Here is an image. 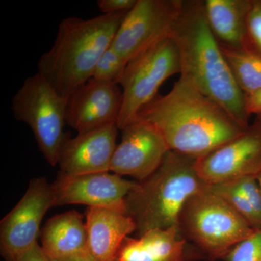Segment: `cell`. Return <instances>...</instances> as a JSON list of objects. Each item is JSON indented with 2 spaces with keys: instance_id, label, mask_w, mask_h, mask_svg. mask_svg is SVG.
I'll use <instances>...</instances> for the list:
<instances>
[{
  "instance_id": "9a60e30c",
  "label": "cell",
  "mask_w": 261,
  "mask_h": 261,
  "mask_svg": "<svg viewBox=\"0 0 261 261\" xmlns=\"http://www.w3.org/2000/svg\"><path fill=\"white\" fill-rule=\"evenodd\" d=\"M87 248L97 261H116L122 244L136 231L126 209L87 207Z\"/></svg>"
},
{
  "instance_id": "30bf717a",
  "label": "cell",
  "mask_w": 261,
  "mask_h": 261,
  "mask_svg": "<svg viewBox=\"0 0 261 261\" xmlns=\"http://www.w3.org/2000/svg\"><path fill=\"white\" fill-rule=\"evenodd\" d=\"M200 177L207 185L232 181L261 173V124H253L238 137L196 160Z\"/></svg>"
},
{
  "instance_id": "ac0fdd59",
  "label": "cell",
  "mask_w": 261,
  "mask_h": 261,
  "mask_svg": "<svg viewBox=\"0 0 261 261\" xmlns=\"http://www.w3.org/2000/svg\"><path fill=\"white\" fill-rule=\"evenodd\" d=\"M43 250L50 258L88 250L83 216L76 211L57 215L48 220L40 233Z\"/></svg>"
},
{
  "instance_id": "8992f818",
  "label": "cell",
  "mask_w": 261,
  "mask_h": 261,
  "mask_svg": "<svg viewBox=\"0 0 261 261\" xmlns=\"http://www.w3.org/2000/svg\"><path fill=\"white\" fill-rule=\"evenodd\" d=\"M67 98L61 97L47 81L36 73L24 81L12 99L11 110L18 121L32 130L44 159L58 166L64 132Z\"/></svg>"
},
{
  "instance_id": "f1b7e54d",
  "label": "cell",
  "mask_w": 261,
  "mask_h": 261,
  "mask_svg": "<svg viewBox=\"0 0 261 261\" xmlns=\"http://www.w3.org/2000/svg\"><path fill=\"white\" fill-rule=\"evenodd\" d=\"M257 181L259 182V185H260V188H261V173L260 174L257 175Z\"/></svg>"
},
{
  "instance_id": "603a6c76",
  "label": "cell",
  "mask_w": 261,
  "mask_h": 261,
  "mask_svg": "<svg viewBox=\"0 0 261 261\" xmlns=\"http://www.w3.org/2000/svg\"><path fill=\"white\" fill-rule=\"evenodd\" d=\"M229 181L245 196L261 222V188L257 176H243Z\"/></svg>"
},
{
  "instance_id": "52a82bcc",
  "label": "cell",
  "mask_w": 261,
  "mask_h": 261,
  "mask_svg": "<svg viewBox=\"0 0 261 261\" xmlns=\"http://www.w3.org/2000/svg\"><path fill=\"white\" fill-rule=\"evenodd\" d=\"M180 72L179 53L172 37L128 62L119 84L123 102L117 122L118 129L137 120L141 110L157 97L161 85Z\"/></svg>"
},
{
  "instance_id": "ba28073f",
  "label": "cell",
  "mask_w": 261,
  "mask_h": 261,
  "mask_svg": "<svg viewBox=\"0 0 261 261\" xmlns=\"http://www.w3.org/2000/svg\"><path fill=\"white\" fill-rule=\"evenodd\" d=\"M182 7L183 0H137L123 19L111 47L128 63L172 37Z\"/></svg>"
},
{
  "instance_id": "7c38bea8",
  "label": "cell",
  "mask_w": 261,
  "mask_h": 261,
  "mask_svg": "<svg viewBox=\"0 0 261 261\" xmlns=\"http://www.w3.org/2000/svg\"><path fill=\"white\" fill-rule=\"evenodd\" d=\"M110 172L67 176L59 173L51 184L56 206L85 205L88 207L126 209V198L137 185Z\"/></svg>"
},
{
  "instance_id": "3957f363",
  "label": "cell",
  "mask_w": 261,
  "mask_h": 261,
  "mask_svg": "<svg viewBox=\"0 0 261 261\" xmlns=\"http://www.w3.org/2000/svg\"><path fill=\"white\" fill-rule=\"evenodd\" d=\"M127 13L62 20L53 47L38 61V73L61 97H69L92 78Z\"/></svg>"
},
{
  "instance_id": "2e32d148",
  "label": "cell",
  "mask_w": 261,
  "mask_h": 261,
  "mask_svg": "<svg viewBox=\"0 0 261 261\" xmlns=\"http://www.w3.org/2000/svg\"><path fill=\"white\" fill-rule=\"evenodd\" d=\"M253 0H205L207 23L220 44L248 49L247 20Z\"/></svg>"
},
{
  "instance_id": "4316f807",
  "label": "cell",
  "mask_w": 261,
  "mask_h": 261,
  "mask_svg": "<svg viewBox=\"0 0 261 261\" xmlns=\"http://www.w3.org/2000/svg\"><path fill=\"white\" fill-rule=\"evenodd\" d=\"M245 96V109L249 116L252 114L261 116V89Z\"/></svg>"
},
{
  "instance_id": "7402d4cb",
  "label": "cell",
  "mask_w": 261,
  "mask_h": 261,
  "mask_svg": "<svg viewBox=\"0 0 261 261\" xmlns=\"http://www.w3.org/2000/svg\"><path fill=\"white\" fill-rule=\"evenodd\" d=\"M226 261H261V229L255 230L226 254Z\"/></svg>"
},
{
  "instance_id": "7a4b0ae2",
  "label": "cell",
  "mask_w": 261,
  "mask_h": 261,
  "mask_svg": "<svg viewBox=\"0 0 261 261\" xmlns=\"http://www.w3.org/2000/svg\"><path fill=\"white\" fill-rule=\"evenodd\" d=\"M172 38L179 53L181 76L220 105L242 128H248L245 94L207 23L203 1H183Z\"/></svg>"
},
{
  "instance_id": "5b68a950",
  "label": "cell",
  "mask_w": 261,
  "mask_h": 261,
  "mask_svg": "<svg viewBox=\"0 0 261 261\" xmlns=\"http://www.w3.org/2000/svg\"><path fill=\"white\" fill-rule=\"evenodd\" d=\"M178 228L183 237L212 259L223 258L255 231L222 197L208 188L189 199L180 214Z\"/></svg>"
},
{
  "instance_id": "d4e9b609",
  "label": "cell",
  "mask_w": 261,
  "mask_h": 261,
  "mask_svg": "<svg viewBox=\"0 0 261 261\" xmlns=\"http://www.w3.org/2000/svg\"><path fill=\"white\" fill-rule=\"evenodd\" d=\"M137 0H98L97 5L102 14L129 12Z\"/></svg>"
},
{
  "instance_id": "6da1fadb",
  "label": "cell",
  "mask_w": 261,
  "mask_h": 261,
  "mask_svg": "<svg viewBox=\"0 0 261 261\" xmlns=\"http://www.w3.org/2000/svg\"><path fill=\"white\" fill-rule=\"evenodd\" d=\"M137 118L155 127L170 150L195 159L246 130L181 75L169 92L142 108Z\"/></svg>"
},
{
  "instance_id": "f546056e",
  "label": "cell",
  "mask_w": 261,
  "mask_h": 261,
  "mask_svg": "<svg viewBox=\"0 0 261 261\" xmlns=\"http://www.w3.org/2000/svg\"><path fill=\"white\" fill-rule=\"evenodd\" d=\"M255 121H256V122H257V123H260V124H261V116H257L256 119H255Z\"/></svg>"
},
{
  "instance_id": "e0dca14e",
  "label": "cell",
  "mask_w": 261,
  "mask_h": 261,
  "mask_svg": "<svg viewBox=\"0 0 261 261\" xmlns=\"http://www.w3.org/2000/svg\"><path fill=\"white\" fill-rule=\"evenodd\" d=\"M185 241L178 226L153 229L127 238L116 261H183Z\"/></svg>"
},
{
  "instance_id": "5bb4252c",
  "label": "cell",
  "mask_w": 261,
  "mask_h": 261,
  "mask_svg": "<svg viewBox=\"0 0 261 261\" xmlns=\"http://www.w3.org/2000/svg\"><path fill=\"white\" fill-rule=\"evenodd\" d=\"M117 123L67 136L60 150L58 165L60 173L67 176L111 172V164L116 147Z\"/></svg>"
},
{
  "instance_id": "ffe728a7",
  "label": "cell",
  "mask_w": 261,
  "mask_h": 261,
  "mask_svg": "<svg viewBox=\"0 0 261 261\" xmlns=\"http://www.w3.org/2000/svg\"><path fill=\"white\" fill-rule=\"evenodd\" d=\"M208 190L222 197L231 207L250 224L253 229H261V222L256 213L241 192L231 181L208 185Z\"/></svg>"
},
{
  "instance_id": "4fadbf2b",
  "label": "cell",
  "mask_w": 261,
  "mask_h": 261,
  "mask_svg": "<svg viewBox=\"0 0 261 261\" xmlns=\"http://www.w3.org/2000/svg\"><path fill=\"white\" fill-rule=\"evenodd\" d=\"M122 102L119 84L90 79L67 98L66 124L83 133L117 123Z\"/></svg>"
},
{
  "instance_id": "484cf974",
  "label": "cell",
  "mask_w": 261,
  "mask_h": 261,
  "mask_svg": "<svg viewBox=\"0 0 261 261\" xmlns=\"http://www.w3.org/2000/svg\"><path fill=\"white\" fill-rule=\"evenodd\" d=\"M17 261H51L38 243L34 244L27 251L19 256Z\"/></svg>"
},
{
  "instance_id": "8fae6325",
  "label": "cell",
  "mask_w": 261,
  "mask_h": 261,
  "mask_svg": "<svg viewBox=\"0 0 261 261\" xmlns=\"http://www.w3.org/2000/svg\"><path fill=\"white\" fill-rule=\"evenodd\" d=\"M121 130V142L113 153L111 172L143 181L161 166L169 147L155 127L140 118Z\"/></svg>"
},
{
  "instance_id": "d6986e66",
  "label": "cell",
  "mask_w": 261,
  "mask_h": 261,
  "mask_svg": "<svg viewBox=\"0 0 261 261\" xmlns=\"http://www.w3.org/2000/svg\"><path fill=\"white\" fill-rule=\"evenodd\" d=\"M220 44V43H219ZM235 82L245 95L261 89V57L249 49L220 44Z\"/></svg>"
},
{
  "instance_id": "44dd1931",
  "label": "cell",
  "mask_w": 261,
  "mask_h": 261,
  "mask_svg": "<svg viewBox=\"0 0 261 261\" xmlns=\"http://www.w3.org/2000/svg\"><path fill=\"white\" fill-rule=\"evenodd\" d=\"M127 64L128 62L111 46L99 58L91 79L119 84Z\"/></svg>"
},
{
  "instance_id": "cb8c5ba5",
  "label": "cell",
  "mask_w": 261,
  "mask_h": 261,
  "mask_svg": "<svg viewBox=\"0 0 261 261\" xmlns=\"http://www.w3.org/2000/svg\"><path fill=\"white\" fill-rule=\"evenodd\" d=\"M248 49L261 57V0H253L247 20Z\"/></svg>"
},
{
  "instance_id": "277c9868",
  "label": "cell",
  "mask_w": 261,
  "mask_h": 261,
  "mask_svg": "<svg viewBox=\"0 0 261 261\" xmlns=\"http://www.w3.org/2000/svg\"><path fill=\"white\" fill-rule=\"evenodd\" d=\"M196 160L170 150L152 174L137 181L126 197V209L138 236L150 230L178 226L189 199L207 188L197 173Z\"/></svg>"
},
{
  "instance_id": "83f0119b",
  "label": "cell",
  "mask_w": 261,
  "mask_h": 261,
  "mask_svg": "<svg viewBox=\"0 0 261 261\" xmlns=\"http://www.w3.org/2000/svg\"><path fill=\"white\" fill-rule=\"evenodd\" d=\"M51 261H97L90 253L88 250L58 258H51Z\"/></svg>"
},
{
  "instance_id": "9c48e42d",
  "label": "cell",
  "mask_w": 261,
  "mask_h": 261,
  "mask_svg": "<svg viewBox=\"0 0 261 261\" xmlns=\"http://www.w3.org/2000/svg\"><path fill=\"white\" fill-rule=\"evenodd\" d=\"M57 207L56 197L46 177L31 179L17 205L0 222V252L6 261H17L34 244L48 211Z\"/></svg>"
}]
</instances>
